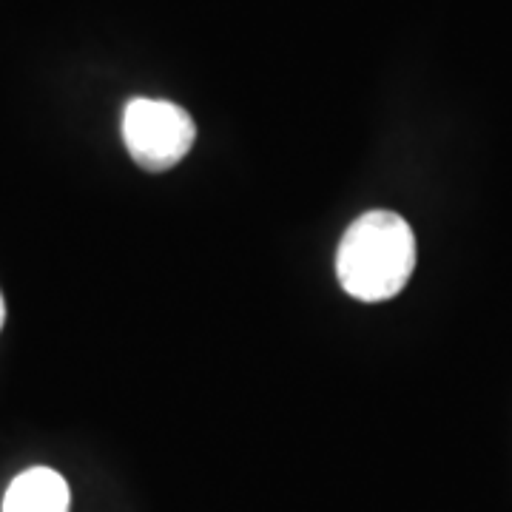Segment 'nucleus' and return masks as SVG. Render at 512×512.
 Segmentation results:
<instances>
[{
	"label": "nucleus",
	"instance_id": "nucleus-2",
	"mask_svg": "<svg viewBox=\"0 0 512 512\" xmlns=\"http://www.w3.org/2000/svg\"><path fill=\"white\" fill-rule=\"evenodd\" d=\"M123 140L134 163L146 171H168L191 151L197 128L180 106L137 97L123 111Z\"/></svg>",
	"mask_w": 512,
	"mask_h": 512
},
{
	"label": "nucleus",
	"instance_id": "nucleus-3",
	"mask_svg": "<svg viewBox=\"0 0 512 512\" xmlns=\"http://www.w3.org/2000/svg\"><path fill=\"white\" fill-rule=\"evenodd\" d=\"M69 504V484L52 467L20 473L3 495V512H69Z\"/></svg>",
	"mask_w": 512,
	"mask_h": 512
},
{
	"label": "nucleus",
	"instance_id": "nucleus-1",
	"mask_svg": "<svg viewBox=\"0 0 512 512\" xmlns=\"http://www.w3.org/2000/svg\"><path fill=\"white\" fill-rule=\"evenodd\" d=\"M416 268V234L393 211H367L345 231L336 251V276L359 302L393 299Z\"/></svg>",
	"mask_w": 512,
	"mask_h": 512
},
{
	"label": "nucleus",
	"instance_id": "nucleus-4",
	"mask_svg": "<svg viewBox=\"0 0 512 512\" xmlns=\"http://www.w3.org/2000/svg\"><path fill=\"white\" fill-rule=\"evenodd\" d=\"M3 319H6V305H3V296H0V328H3Z\"/></svg>",
	"mask_w": 512,
	"mask_h": 512
}]
</instances>
